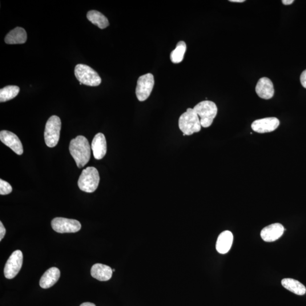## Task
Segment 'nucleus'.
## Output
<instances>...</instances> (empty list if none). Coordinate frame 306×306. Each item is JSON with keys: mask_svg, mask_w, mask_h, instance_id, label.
<instances>
[{"mask_svg": "<svg viewBox=\"0 0 306 306\" xmlns=\"http://www.w3.org/2000/svg\"><path fill=\"white\" fill-rule=\"evenodd\" d=\"M91 148L87 139L83 136H78L71 141L70 153L78 168L84 167L89 161Z\"/></svg>", "mask_w": 306, "mask_h": 306, "instance_id": "obj_1", "label": "nucleus"}, {"mask_svg": "<svg viewBox=\"0 0 306 306\" xmlns=\"http://www.w3.org/2000/svg\"><path fill=\"white\" fill-rule=\"evenodd\" d=\"M179 127L183 133V136H190L200 131V120L193 108H188L186 112L180 116Z\"/></svg>", "mask_w": 306, "mask_h": 306, "instance_id": "obj_2", "label": "nucleus"}, {"mask_svg": "<svg viewBox=\"0 0 306 306\" xmlns=\"http://www.w3.org/2000/svg\"><path fill=\"white\" fill-rule=\"evenodd\" d=\"M193 110L200 118L201 127L204 128L211 126L218 111L216 104L209 100L200 102L193 108Z\"/></svg>", "mask_w": 306, "mask_h": 306, "instance_id": "obj_3", "label": "nucleus"}, {"mask_svg": "<svg viewBox=\"0 0 306 306\" xmlns=\"http://www.w3.org/2000/svg\"><path fill=\"white\" fill-rule=\"evenodd\" d=\"M100 177L97 169L94 167H88L82 171L78 181V186L80 190L87 192H94L98 187Z\"/></svg>", "mask_w": 306, "mask_h": 306, "instance_id": "obj_4", "label": "nucleus"}, {"mask_svg": "<svg viewBox=\"0 0 306 306\" xmlns=\"http://www.w3.org/2000/svg\"><path fill=\"white\" fill-rule=\"evenodd\" d=\"M61 128L62 122L59 117L52 116L48 120L44 131V140L47 147L54 148L57 146Z\"/></svg>", "mask_w": 306, "mask_h": 306, "instance_id": "obj_5", "label": "nucleus"}, {"mask_svg": "<svg viewBox=\"0 0 306 306\" xmlns=\"http://www.w3.org/2000/svg\"><path fill=\"white\" fill-rule=\"evenodd\" d=\"M76 77L80 83L89 86H99L102 82L101 78L97 72L89 66L84 64H78L75 67Z\"/></svg>", "mask_w": 306, "mask_h": 306, "instance_id": "obj_6", "label": "nucleus"}, {"mask_svg": "<svg viewBox=\"0 0 306 306\" xmlns=\"http://www.w3.org/2000/svg\"><path fill=\"white\" fill-rule=\"evenodd\" d=\"M154 85V76L152 74H148L140 76L137 83L136 94L140 102L145 101L150 97Z\"/></svg>", "mask_w": 306, "mask_h": 306, "instance_id": "obj_7", "label": "nucleus"}, {"mask_svg": "<svg viewBox=\"0 0 306 306\" xmlns=\"http://www.w3.org/2000/svg\"><path fill=\"white\" fill-rule=\"evenodd\" d=\"M23 258L22 252L20 250L12 253L4 268V275L6 279H12L17 275L22 266Z\"/></svg>", "mask_w": 306, "mask_h": 306, "instance_id": "obj_8", "label": "nucleus"}, {"mask_svg": "<svg viewBox=\"0 0 306 306\" xmlns=\"http://www.w3.org/2000/svg\"><path fill=\"white\" fill-rule=\"evenodd\" d=\"M51 226L56 232L59 233L76 232L81 228V225L77 220L62 217H57L52 220Z\"/></svg>", "mask_w": 306, "mask_h": 306, "instance_id": "obj_9", "label": "nucleus"}, {"mask_svg": "<svg viewBox=\"0 0 306 306\" xmlns=\"http://www.w3.org/2000/svg\"><path fill=\"white\" fill-rule=\"evenodd\" d=\"M280 121L275 117L258 119L254 121L251 125L253 131L259 134L272 132L279 127Z\"/></svg>", "mask_w": 306, "mask_h": 306, "instance_id": "obj_10", "label": "nucleus"}, {"mask_svg": "<svg viewBox=\"0 0 306 306\" xmlns=\"http://www.w3.org/2000/svg\"><path fill=\"white\" fill-rule=\"evenodd\" d=\"M0 140L5 146L10 148L16 154L18 155L23 154V149L21 141L13 132L1 131L0 132Z\"/></svg>", "mask_w": 306, "mask_h": 306, "instance_id": "obj_11", "label": "nucleus"}, {"mask_svg": "<svg viewBox=\"0 0 306 306\" xmlns=\"http://www.w3.org/2000/svg\"><path fill=\"white\" fill-rule=\"evenodd\" d=\"M285 231L283 225L279 223L273 224L264 228L261 230L260 235L261 238L267 242H272L279 239Z\"/></svg>", "mask_w": 306, "mask_h": 306, "instance_id": "obj_12", "label": "nucleus"}, {"mask_svg": "<svg viewBox=\"0 0 306 306\" xmlns=\"http://www.w3.org/2000/svg\"><path fill=\"white\" fill-rule=\"evenodd\" d=\"M91 150L96 159H101L106 154V140L105 136L101 133L95 136L91 143Z\"/></svg>", "mask_w": 306, "mask_h": 306, "instance_id": "obj_13", "label": "nucleus"}, {"mask_svg": "<svg viewBox=\"0 0 306 306\" xmlns=\"http://www.w3.org/2000/svg\"><path fill=\"white\" fill-rule=\"evenodd\" d=\"M255 90L257 95L264 99H271L275 93L273 84L271 79L267 77H263L259 80Z\"/></svg>", "mask_w": 306, "mask_h": 306, "instance_id": "obj_14", "label": "nucleus"}, {"mask_svg": "<svg viewBox=\"0 0 306 306\" xmlns=\"http://www.w3.org/2000/svg\"><path fill=\"white\" fill-rule=\"evenodd\" d=\"M60 277V271L58 268L52 267L44 273L40 280V286L43 289H48L57 283Z\"/></svg>", "mask_w": 306, "mask_h": 306, "instance_id": "obj_15", "label": "nucleus"}, {"mask_svg": "<svg viewBox=\"0 0 306 306\" xmlns=\"http://www.w3.org/2000/svg\"><path fill=\"white\" fill-rule=\"evenodd\" d=\"M233 241L231 231L227 230L220 233L216 243V249L221 254L227 253L230 249Z\"/></svg>", "mask_w": 306, "mask_h": 306, "instance_id": "obj_16", "label": "nucleus"}, {"mask_svg": "<svg viewBox=\"0 0 306 306\" xmlns=\"http://www.w3.org/2000/svg\"><path fill=\"white\" fill-rule=\"evenodd\" d=\"M112 269L106 265L95 264L91 269V276L100 281H107L111 279Z\"/></svg>", "mask_w": 306, "mask_h": 306, "instance_id": "obj_17", "label": "nucleus"}, {"mask_svg": "<svg viewBox=\"0 0 306 306\" xmlns=\"http://www.w3.org/2000/svg\"><path fill=\"white\" fill-rule=\"evenodd\" d=\"M27 38L25 30L22 27H17L6 35L5 42L8 44H23L26 42Z\"/></svg>", "mask_w": 306, "mask_h": 306, "instance_id": "obj_18", "label": "nucleus"}, {"mask_svg": "<svg viewBox=\"0 0 306 306\" xmlns=\"http://www.w3.org/2000/svg\"><path fill=\"white\" fill-rule=\"evenodd\" d=\"M282 285L290 292L299 296H304L306 293L305 285L299 281L292 279H284L281 281Z\"/></svg>", "mask_w": 306, "mask_h": 306, "instance_id": "obj_19", "label": "nucleus"}, {"mask_svg": "<svg viewBox=\"0 0 306 306\" xmlns=\"http://www.w3.org/2000/svg\"><path fill=\"white\" fill-rule=\"evenodd\" d=\"M87 18L94 25L98 26L100 29H106L110 23L108 19L100 12L96 10L88 11Z\"/></svg>", "mask_w": 306, "mask_h": 306, "instance_id": "obj_20", "label": "nucleus"}, {"mask_svg": "<svg viewBox=\"0 0 306 306\" xmlns=\"http://www.w3.org/2000/svg\"><path fill=\"white\" fill-rule=\"evenodd\" d=\"M20 88L17 86H7L0 90V102H5L13 99L19 93Z\"/></svg>", "mask_w": 306, "mask_h": 306, "instance_id": "obj_21", "label": "nucleus"}, {"mask_svg": "<svg viewBox=\"0 0 306 306\" xmlns=\"http://www.w3.org/2000/svg\"><path fill=\"white\" fill-rule=\"evenodd\" d=\"M186 50V44L184 42L180 41L177 44L175 49L171 52L170 59L171 62L174 64L182 62Z\"/></svg>", "mask_w": 306, "mask_h": 306, "instance_id": "obj_22", "label": "nucleus"}, {"mask_svg": "<svg viewBox=\"0 0 306 306\" xmlns=\"http://www.w3.org/2000/svg\"><path fill=\"white\" fill-rule=\"evenodd\" d=\"M10 184L2 179H0V195H6L12 192Z\"/></svg>", "mask_w": 306, "mask_h": 306, "instance_id": "obj_23", "label": "nucleus"}, {"mask_svg": "<svg viewBox=\"0 0 306 306\" xmlns=\"http://www.w3.org/2000/svg\"><path fill=\"white\" fill-rule=\"evenodd\" d=\"M302 85L306 88V70L302 73L300 77Z\"/></svg>", "mask_w": 306, "mask_h": 306, "instance_id": "obj_24", "label": "nucleus"}, {"mask_svg": "<svg viewBox=\"0 0 306 306\" xmlns=\"http://www.w3.org/2000/svg\"><path fill=\"white\" fill-rule=\"evenodd\" d=\"M6 233V229L5 227H3V225L2 222L0 223V241L3 238L4 236H5Z\"/></svg>", "mask_w": 306, "mask_h": 306, "instance_id": "obj_25", "label": "nucleus"}, {"mask_svg": "<svg viewBox=\"0 0 306 306\" xmlns=\"http://www.w3.org/2000/svg\"><path fill=\"white\" fill-rule=\"evenodd\" d=\"M282 2H283L284 5H289L294 2V0H283Z\"/></svg>", "mask_w": 306, "mask_h": 306, "instance_id": "obj_26", "label": "nucleus"}, {"mask_svg": "<svg viewBox=\"0 0 306 306\" xmlns=\"http://www.w3.org/2000/svg\"><path fill=\"white\" fill-rule=\"evenodd\" d=\"M80 306H96L94 304H92L90 303H83L82 304L80 305Z\"/></svg>", "mask_w": 306, "mask_h": 306, "instance_id": "obj_27", "label": "nucleus"}, {"mask_svg": "<svg viewBox=\"0 0 306 306\" xmlns=\"http://www.w3.org/2000/svg\"><path fill=\"white\" fill-rule=\"evenodd\" d=\"M229 1L232 2H245V0H230Z\"/></svg>", "mask_w": 306, "mask_h": 306, "instance_id": "obj_28", "label": "nucleus"}, {"mask_svg": "<svg viewBox=\"0 0 306 306\" xmlns=\"http://www.w3.org/2000/svg\"><path fill=\"white\" fill-rule=\"evenodd\" d=\"M112 271L115 272V269H112Z\"/></svg>", "mask_w": 306, "mask_h": 306, "instance_id": "obj_29", "label": "nucleus"}, {"mask_svg": "<svg viewBox=\"0 0 306 306\" xmlns=\"http://www.w3.org/2000/svg\"><path fill=\"white\" fill-rule=\"evenodd\" d=\"M79 84H80V85H82V83L79 82Z\"/></svg>", "mask_w": 306, "mask_h": 306, "instance_id": "obj_30", "label": "nucleus"}]
</instances>
